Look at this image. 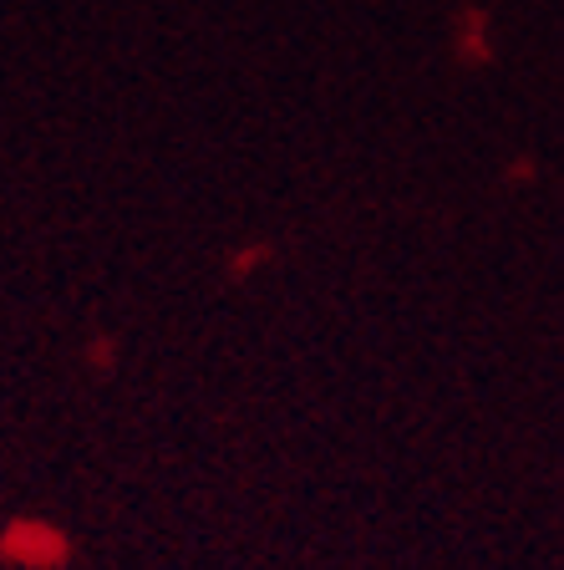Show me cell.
<instances>
[{
	"label": "cell",
	"instance_id": "7a4b0ae2",
	"mask_svg": "<svg viewBox=\"0 0 564 570\" xmlns=\"http://www.w3.org/2000/svg\"><path fill=\"white\" fill-rule=\"evenodd\" d=\"M270 255H275L270 239H249V245H239L235 255H229V281H245V275L255 271L259 261H270Z\"/></svg>",
	"mask_w": 564,
	"mask_h": 570
},
{
	"label": "cell",
	"instance_id": "6da1fadb",
	"mask_svg": "<svg viewBox=\"0 0 564 570\" xmlns=\"http://www.w3.org/2000/svg\"><path fill=\"white\" fill-rule=\"evenodd\" d=\"M77 560V540L67 524L41 514H16L0 524V566L6 570H67Z\"/></svg>",
	"mask_w": 564,
	"mask_h": 570
},
{
	"label": "cell",
	"instance_id": "3957f363",
	"mask_svg": "<svg viewBox=\"0 0 564 570\" xmlns=\"http://www.w3.org/2000/svg\"><path fill=\"white\" fill-rule=\"evenodd\" d=\"M118 352H122V346H118V336H97V342L87 346V362H92V372H97V377H107V372L118 367Z\"/></svg>",
	"mask_w": 564,
	"mask_h": 570
}]
</instances>
